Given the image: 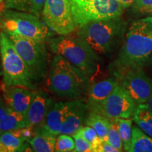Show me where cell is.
<instances>
[{"instance_id": "6da1fadb", "label": "cell", "mask_w": 152, "mask_h": 152, "mask_svg": "<svg viewBox=\"0 0 152 152\" xmlns=\"http://www.w3.org/2000/svg\"><path fill=\"white\" fill-rule=\"evenodd\" d=\"M152 52V16L134 20L125 33L111 71L119 79L130 70L142 69Z\"/></svg>"}, {"instance_id": "7a4b0ae2", "label": "cell", "mask_w": 152, "mask_h": 152, "mask_svg": "<svg viewBox=\"0 0 152 152\" xmlns=\"http://www.w3.org/2000/svg\"><path fill=\"white\" fill-rule=\"evenodd\" d=\"M89 77L64 57L56 54L49 68L48 87L60 97L77 99L88 92Z\"/></svg>"}, {"instance_id": "3957f363", "label": "cell", "mask_w": 152, "mask_h": 152, "mask_svg": "<svg viewBox=\"0 0 152 152\" xmlns=\"http://www.w3.org/2000/svg\"><path fill=\"white\" fill-rule=\"evenodd\" d=\"M128 23L121 16L87 23L78 28L77 35L99 55L113 52L123 41Z\"/></svg>"}, {"instance_id": "277c9868", "label": "cell", "mask_w": 152, "mask_h": 152, "mask_svg": "<svg viewBox=\"0 0 152 152\" xmlns=\"http://www.w3.org/2000/svg\"><path fill=\"white\" fill-rule=\"evenodd\" d=\"M55 54L66 58L81 71L91 76L97 71L99 56L90 45L79 36L68 34L53 37L48 42Z\"/></svg>"}, {"instance_id": "5b68a950", "label": "cell", "mask_w": 152, "mask_h": 152, "mask_svg": "<svg viewBox=\"0 0 152 152\" xmlns=\"http://www.w3.org/2000/svg\"><path fill=\"white\" fill-rule=\"evenodd\" d=\"M0 55L4 85L37 89L38 83L4 32L0 33Z\"/></svg>"}, {"instance_id": "8992f818", "label": "cell", "mask_w": 152, "mask_h": 152, "mask_svg": "<svg viewBox=\"0 0 152 152\" xmlns=\"http://www.w3.org/2000/svg\"><path fill=\"white\" fill-rule=\"evenodd\" d=\"M2 13V22L0 26L5 33L43 42H48L54 37V32L35 15L14 9L4 11Z\"/></svg>"}, {"instance_id": "52a82bcc", "label": "cell", "mask_w": 152, "mask_h": 152, "mask_svg": "<svg viewBox=\"0 0 152 152\" xmlns=\"http://www.w3.org/2000/svg\"><path fill=\"white\" fill-rule=\"evenodd\" d=\"M7 35L35 80L39 83L45 78L48 73L49 64V54L45 43L14 34Z\"/></svg>"}, {"instance_id": "ba28073f", "label": "cell", "mask_w": 152, "mask_h": 152, "mask_svg": "<svg viewBox=\"0 0 152 152\" xmlns=\"http://www.w3.org/2000/svg\"><path fill=\"white\" fill-rule=\"evenodd\" d=\"M76 28L95 20L122 16L123 7L118 0H71Z\"/></svg>"}, {"instance_id": "9c48e42d", "label": "cell", "mask_w": 152, "mask_h": 152, "mask_svg": "<svg viewBox=\"0 0 152 152\" xmlns=\"http://www.w3.org/2000/svg\"><path fill=\"white\" fill-rule=\"evenodd\" d=\"M42 14L45 24L58 35H66L76 30L71 0H47Z\"/></svg>"}, {"instance_id": "30bf717a", "label": "cell", "mask_w": 152, "mask_h": 152, "mask_svg": "<svg viewBox=\"0 0 152 152\" xmlns=\"http://www.w3.org/2000/svg\"><path fill=\"white\" fill-rule=\"evenodd\" d=\"M136 107L135 102L128 91L118 84L103 103L93 111L111 120L130 118L134 115Z\"/></svg>"}, {"instance_id": "8fae6325", "label": "cell", "mask_w": 152, "mask_h": 152, "mask_svg": "<svg viewBox=\"0 0 152 152\" xmlns=\"http://www.w3.org/2000/svg\"><path fill=\"white\" fill-rule=\"evenodd\" d=\"M119 80L136 104L147 103L152 94V79L142 69L127 71Z\"/></svg>"}, {"instance_id": "7c38bea8", "label": "cell", "mask_w": 152, "mask_h": 152, "mask_svg": "<svg viewBox=\"0 0 152 152\" xmlns=\"http://www.w3.org/2000/svg\"><path fill=\"white\" fill-rule=\"evenodd\" d=\"M89 110L88 104L80 99L67 102V109L60 134H75L85 124Z\"/></svg>"}, {"instance_id": "4fadbf2b", "label": "cell", "mask_w": 152, "mask_h": 152, "mask_svg": "<svg viewBox=\"0 0 152 152\" xmlns=\"http://www.w3.org/2000/svg\"><path fill=\"white\" fill-rule=\"evenodd\" d=\"M67 109V102H54L43 122L34 128L35 134L56 137L60 134V129Z\"/></svg>"}, {"instance_id": "5bb4252c", "label": "cell", "mask_w": 152, "mask_h": 152, "mask_svg": "<svg viewBox=\"0 0 152 152\" xmlns=\"http://www.w3.org/2000/svg\"><path fill=\"white\" fill-rule=\"evenodd\" d=\"M4 100L12 111L26 113L35 96V91L20 86H7L3 90Z\"/></svg>"}, {"instance_id": "9a60e30c", "label": "cell", "mask_w": 152, "mask_h": 152, "mask_svg": "<svg viewBox=\"0 0 152 152\" xmlns=\"http://www.w3.org/2000/svg\"><path fill=\"white\" fill-rule=\"evenodd\" d=\"M54 103L48 94L43 91L36 92L35 96L26 113L28 128H35L39 126L46 117Z\"/></svg>"}, {"instance_id": "2e32d148", "label": "cell", "mask_w": 152, "mask_h": 152, "mask_svg": "<svg viewBox=\"0 0 152 152\" xmlns=\"http://www.w3.org/2000/svg\"><path fill=\"white\" fill-rule=\"evenodd\" d=\"M115 77H109L91 85L87 92V104L90 111H94L104 102L109 94L118 85Z\"/></svg>"}, {"instance_id": "e0dca14e", "label": "cell", "mask_w": 152, "mask_h": 152, "mask_svg": "<svg viewBox=\"0 0 152 152\" xmlns=\"http://www.w3.org/2000/svg\"><path fill=\"white\" fill-rule=\"evenodd\" d=\"M26 141L19 130L2 132L0 136V152L20 151Z\"/></svg>"}, {"instance_id": "ac0fdd59", "label": "cell", "mask_w": 152, "mask_h": 152, "mask_svg": "<svg viewBox=\"0 0 152 152\" xmlns=\"http://www.w3.org/2000/svg\"><path fill=\"white\" fill-rule=\"evenodd\" d=\"M133 120L144 132L152 137V113L148 103L137 106Z\"/></svg>"}, {"instance_id": "d6986e66", "label": "cell", "mask_w": 152, "mask_h": 152, "mask_svg": "<svg viewBox=\"0 0 152 152\" xmlns=\"http://www.w3.org/2000/svg\"><path fill=\"white\" fill-rule=\"evenodd\" d=\"M129 152H152V137L140 128L133 126Z\"/></svg>"}, {"instance_id": "ffe728a7", "label": "cell", "mask_w": 152, "mask_h": 152, "mask_svg": "<svg viewBox=\"0 0 152 152\" xmlns=\"http://www.w3.org/2000/svg\"><path fill=\"white\" fill-rule=\"evenodd\" d=\"M46 1L47 0H11L10 2L6 4L5 7L8 9L30 13L39 17Z\"/></svg>"}, {"instance_id": "44dd1931", "label": "cell", "mask_w": 152, "mask_h": 152, "mask_svg": "<svg viewBox=\"0 0 152 152\" xmlns=\"http://www.w3.org/2000/svg\"><path fill=\"white\" fill-rule=\"evenodd\" d=\"M111 122V119L96 112L90 111L87 115L85 124L94 128L99 137L102 140L106 141Z\"/></svg>"}, {"instance_id": "7402d4cb", "label": "cell", "mask_w": 152, "mask_h": 152, "mask_svg": "<svg viewBox=\"0 0 152 152\" xmlns=\"http://www.w3.org/2000/svg\"><path fill=\"white\" fill-rule=\"evenodd\" d=\"M28 128L26 114L11 111L0 121V130L1 133Z\"/></svg>"}, {"instance_id": "603a6c76", "label": "cell", "mask_w": 152, "mask_h": 152, "mask_svg": "<svg viewBox=\"0 0 152 152\" xmlns=\"http://www.w3.org/2000/svg\"><path fill=\"white\" fill-rule=\"evenodd\" d=\"M26 142L31 147L33 151L52 152L54 151L56 137L42 134H35Z\"/></svg>"}, {"instance_id": "cb8c5ba5", "label": "cell", "mask_w": 152, "mask_h": 152, "mask_svg": "<svg viewBox=\"0 0 152 152\" xmlns=\"http://www.w3.org/2000/svg\"><path fill=\"white\" fill-rule=\"evenodd\" d=\"M116 121L123 149L125 151H129L132 140V120L130 118H116Z\"/></svg>"}, {"instance_id": "d4e9b609", "label": "cell", "mask_w": 152, "mask_h": 152, "mask_svg": "<svg viewBox=\"0 0 152 152\" xmlns=\"http://www.w3.org/2000/svg\"><path fill=\"white\" fill-rule=\"evenodd\" d=\"M106 141L109 142L115 149H116L118 152L123 151V143L121 136H120L118 129L116 119L111 120V125H110Z\"/></svg>"}, {"instance_id": "484cf974", "label": "cell", "mask_w": 152, "mask_h": 152, "mask_svg": "<svg viewBox=\"0 0 152 152\" xmlns=\"http://www.w3.org/2000/svg\"><path fill=\"white\" fill-rule=\"evenodd\" d=\"M75 149V141L71 134H59L56 137L54 151L70 152Z\"/></svg>"}, {"instance_id": "4316f807", "label": "cell", "mask_w": 152, "mask_h": 152, "mask_svg": "<svg viewBox=\"0 0 152 152\" xmlns=\"http://www.w3.org/2000/svg\"><path fill=\"white\" fill-rule=\"evenodd\" d=\"M75 134L80 136L81 137L85 139L86 141L88 142L92 145L93 151H94V150L97 147L99 144L102 141V140L99 137L97 133L96 132L94 129L87 125L86 126L81 127L75 132Z\"/></svg>"}, {"instance_id": "83f0119b", "label": "cell", "mask_w": 152, "mask_h": 152, "mask_svg": "<svg viewBox=\"0 0 152 152\" xmlns=\"http://www.w3.org/2000/svg\"><path fill=\"white\" fill-rule=\"evenodd\" d=\"M132 9L139 16H152V0H135Z\"/></svg>"}, {"instance_id": "f1b7e54d", "label": "cell", "mask_w": 152, "mask_h": 152, "mask_svg": "<svg viewBox=\"0 0 152 152\" xmlns=\"http://www.w3.org/2000/svg\"><path fill=\"white\" fill-rule=\"evenodd\" d=\"M75 141V152H91L93 151L92 145L85 139L77 135V134H72Z\"/></svg>"}, {"instance_id": "f546056e", "label": "cell", "mask_w": 152, "mask_h": 152, "mask_svg": "<svg viewBox=\"0 0 152 152\" xmlns=\"http://www.w3.org/2000/svg\"><path fill=\"white\" fill-rule=\"evenodd\" d=\"M94 152H118L116 149L111 146L109 142L105 140H102L99 144Z\"/></svg>"}, {"instance_id": "4dcf8cb0", "label": "cell", "mask_w": 152, "mask_h": 152, "mask_svg": "<svg viewBox=\"0 0 152 152\" xmlns=\"http://www.w3.org/2000/svg\"><path fill=\"white\" fill-rule=\"evenodd\" d=\"M12 111L10 107L6 104L4 100H1L0 99V121L3 119L7 114Z\"/></svg>"}, {"instance_id": "1f68e13d", "label": "cell", "mask_w": 152, "mask_h": 152, "mask_svg": "<svg viewBox=\"0 0 152 152\" xmlns=\"http://www.w3.org/2000/svg\"><path fill=\"white\" fill-rule=\"evenodd\" d=\"M118 1L121 3V4L123 7V8L125 9L132 6L135 0H118Z\"/></svg>"}, {"instance_id": "d6a6232c", "label": "cell", "mask_w": 152, "mask_h": 152, "mask_svg": "<svg viewBox=\"0 0 152 152\" xmlns=\"http://www.w3.org/2000/svg\"><path fill=\"white\" fill-rule=\"evenodd\" d=\"M147 103H148V105H149V109H150V110H151V111L152 113V94L151 96H150L149 99V101H148Z\"/></svg>"}, {"instance_id": "836d02e7", "label": "cell", "mask_w": 152, "mask_h": 152, "mask_svg": "<svg viewBox=\"0 0 152 152\" xmlns=\"http://www.w3.org/2000/svg\"><path fill=\"white\" fill-rule=\"evenodd\" d=\"M1 55H0V71H2V70H1Z\"/></svg>"}, {"instance_id": "e575fe53", "label": "cell", "mask_w": 152, "mask_h": 152, "mask_svg": "<svg viewBox=\"0 0 152 152\" xmlns=\"http://www.w3.org/2000/svg\"><path fill=\"white\" fill-rule=\"evenodd\" d=\"M11 1V0H6V3H5V4H8L9 2H10Z\"/></svg>"}, {"instance_id": "d590c367", "label": "cell", "mask_w": 152, "mask_h": 152, "mask_svg": "<svg viewBox=\"0 0 152 152\" xmlns=\"http://www.w3.org/2000/svg\"><path fill=\"white\" fill-rule=\"evenodd\" d=\"M1 22H2V18H1V16H0V24L1 23Z\"/></svg>"}, {"instance_id": "8d00e7d4", "label": "cell", "mask_w": 152, "mask_h": 152, "mask_svg": "<svg viewBox=\"0 0 152 152\" xmlns=\"http://www.w3.org/2000/svg\"><path fill=\"white\" fill-rule=\"evenodd\" d=\"M150 63H151V64L152 65V55H151V59H150Z\"/></svg>"}, {"instance_id": "74e56055", "label": "cell", "mask_w": 152, "mask_h": 152, "mask_svg": "<svg viewBox=\"0 0 152 152\" xmlns=\"http://www.w3.org/2000/svg\"><path fill=\"white\" fill-rule=\"evenodd\" d=\"M3 2V0H0V4H1ZM0 16H1V14H0Z\"/></svg>"}, {"instance_id": "f35d334b", "label": "cell", "mask_w": 152, "mask_h": 152, "mask_svg": "<svg viewBox=\"0 0 152 152\" xmlns=\"http://www.w3.org/2000/svg\"><path fill=\"white\" fill-rule=\"evenodd\" d=\"M1 130H0V136H1Z\"/></svg>"}]
</instances>
